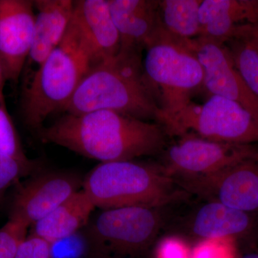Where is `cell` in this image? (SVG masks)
<instances>
[{"instance_id": "1", "label": "cell", "mask_w": 258, "mask_h": 258, "mask_svg": "<svg viewBox=\"0 0 258 258\" xmlns=\"http://www.w3.org/2000/svg\"><path fill=\"white\" fill-rule=\"evenodd\" d=\"M47 143L101 161H132L162 154L168 147L164 125L110 111L66 113L40 131Z\"/></svg>"}, {"instance_id": "2", "label": "cell", "mask_w": 258, "mask_h": 258, "mask_svg": "<svg viewBox=\"0 0 258 258\" xmlns=\"http://www.w3.org/2000/svg\"><path fill=\"white\" fill-rule=\"evenodd\" d=\"M63 111L76 115L110 111L156 122L160 113L139 57L118 55L91 68Z\"/></svg>"}, {"instance_id": "3", "label": "cell", "mask_w": 258, "mask_h": 258, "mask_svg": "<svg viewBox=\"0 0 258 258\" xmlns=\"http://www.w3.org/2000/svg\"><path fill=\"white\" fill-rule=\"evenodd\" d=\"M83 191L96 208H163L190 195L159 164L119 161L101 163L88 174Z\"/></svg>"}, {"instance_id": "4", "label": "cell", "mask_w": 258, "mask_h": 258, "mask_svg": "<svg viewBox=\"0 0 258 258\" xmlns=\"http://www.w3.org/2000/svg\"><path fill=\"white\" fill-rule=\"evenodd\" d=\"M93 67L92 59L71 20L58 46L38 66L23 95L27 124L39 129L47 117L64 107Z\"/></svg>"}, {"instance_id": "5", "label": "cell", "mask_w": 258, "mask_h": 258, "mask_svg": "<svg viewBox=\"0 0 258 258\" xmlns=\"http://www.w3.org/2000/svg\"><path fill=\"white\" fill-rule=\"evenodd\" d=\"M144 50L142 69L160 108L159 123L191 103L193 93L203 85V69L186 40L172 36L162 25Z\"/></svg>"}, {"instance_id": "6", "label": "cell", "mask_w": 258, "mask_h": 258, "mask_svg": "<svg viewBox=\"0 0 258 258\" xmlns=\"http://www.w3.org/2000/svg\"><path fill=\"white\" fill-rule=\"evenodd\" d=\"M159 123L169 137L193 134L225 143L258 144V118L239 103L215 95L203 104L191 101Z\"/></svg>"}, {"instance_id": "7", "label": "cell", "mask_w": 258, "mask_h": 258, "mask_svg": "<svg viewBox=\"0 0 258 258\" xmlns=\"http://www.w3.org/2000/svg\"><path fill=\"white\" fill-rule=\"evenodd\" d=\"M162 208L132 206L106 209L91 226V237L108 252L134 257L144 254L165 224Z\"/></svg>"}, {"instance_id": "8", "label": "cell", "mask_w": 258, "mask_h": 258, "mask_svg": "<svg viewBox=\"0 0 258 258\" xmlns=\"http://www.w3.org/2000/svg\"><path fill=\"white\" fill-rule=\"evenodd\" d=\"M162 155L160 164L171 177H198L258 159V144L225 143L185 134L168 146Z\"/></svg>"}, {"instance_id": "9", "label": "cell", "mask_w": 258, "mask_h": 258, "mask_svg": "<svg viewBox=\"0 0 258 258\" xmlns=\"http://www.w3.org/2000/svg\"><path fill=\"white\" fill-rule=\"evenodd\" d=\"M175 180L189 195L205 201L218 202L247 213L258 210V159L216 174Z\"/></svg>"}, {"instance_id": "10", "label": "cell", "mask_w": 258, "mask_h": 258, "mask_svg": "<svg viewBox=\"0 0 258 258\" xmlns=\"http://www.w3.org/2000/svg\"><path fill=\"white\" fill-rule=\"evenodd\" d=\"M204 71L203 85L212 93L239 103L258 118V97L235 69L225 44L198 37L186 40Z\"/></svg>"}, {"instance_id": "11", "label": "cell", "mask_w": 258, "mask_h": 258, "mask_svg": "<svg viewBox=\"0 0 258 258\" xmlns=\"http://www.w3.org/2000/svg\"><path fill=\"white\" fill-rule=\"evenodd\" d=\"M34 1L0 0V60L7 80L20 77L31 49Z\"/></svg>"}, {"instance_id": "12", "label": "cell", "mask_w": 258, "mask_h": 258, "mask_svg": "<svg viewBox=\"0 0 258 258\" xmlns=\"http://www.w3.org/2000/svg\"><path fill=\"white\" fill-rule=\"evenodd\" d=\"M79 180L62 173H50L30 180L19 190L10 219L30 227L79 191Z\"/></svg>"}, {"instance_id": "13", "label": "cell", "mask_w": 258, "mask_h": 258, "mask_svg": "<svg viewBox=\"0 0 258 258\" xmlns=\"http://www.w3.org/2000/svg\"><path fill=\"white\" fill-rule=\"evenodd\" d=\"M112 20L120 39L118 55L139 57V51L161 26L159 1L108 0Z\"/></svg>"}, {"instance_id": "14", "label": "cell", "mask_w": 258, "mask_h": 258, "mask_svg": "<svg viewBox=\"0 0 258 258\" xmlns=\"http://www.w3.org/2000/svg\"><path fill=\"white\" fill-rule=\"evenodd\" d=\"M72 21L87 47L93 67L118 55L119 35L112 20L108 0L74 1Z\"/></svg>"}, {"instance_id": "15", "label": "cell", "mask_w": 258, "mask_h": 258, "mask_svg": "<svg viewBox=\"0 0 258 258\" xmlns=\"http://www.w3.org/2000/svg\"><path fill=\"white\" fill-rule=\"evenodd\" d=\"M252 213L231 208L215 201H205L181 222L185 234L200 242L231 239L248 233L253 225Z\"/></svg>"}, {"instance_id": "16", "label": "cell", "mask_w": 258, "mask_h": 258, "mask_svg": "<svg viewBox=\"0 0 258 258\" xmlns=\"http://www.w3.org/2000/svg\"><path fill=\"white\" fill-rule=\"evenodd\" d=\"M200 23L199 37L224 44L236 28L258 23V0H203Z\"/></svg>"}, {"instance_id": "17", "label": "cell", "mask_w": 258, "mask_h": 258, "mask_svg": "<svg viewBox=\"0 0 258 258\" xmlns=\"http://www.w3.org/2000/svg\"><path fill=\"white\" fill-rule=\"evenodd\" d=\"M34 7L37 14L29 58L39 66L66 35L72 20L74 1L36 0Z\"/></svg>"}, {"instance_id": "18", "label": "cell", "mask_w": 258, "mask_h": 258, "mask_svg": "<svg viewBox=\"0 0 258 258\" xmlns=\"http://www.w3.org/2000/svg\"><path fill=\"white\" fill-rule=\"evenodd\" d=\"M96 207L83 190L76 191L34 224L32 235L53 244L71 237L87 224Z\"/></svg>"}, {"instance_id": "19", "label": "cell", "mask_w": 258, "mask_h": 258, "mask_svg": "<svg viewBox=\"0 0 258 258\" xmlns=\"http://www.w3.org/2000/svg\"><path fill=\"white\" fill-rule=\"evenodd\" d=\"M203 0L159 1L161 25L172 36L183 40L200 36V8Z\"/></svg>"}, {"instance_id": "20", "label": "cell", "mask_w": 258, "mask_h": 258, "mask_svg": "<svg viewBox=\"0 0 258 258\" xmlns=\"http://www.w3.org/2000/svg\"><path fill=\"white\" fill-rule=\"evenodd\" d=\"M232 62L251 91L258 97V51L242 40L225 42Z\"/></svg>"}, {"instance_id": "21", "label": "cell", "mask_w": 258, "mask_h": 258, "mask_svg": "<svg viewBox=\"0 0 258 258\" xmlns=\"http://www.w3.org/2000/svg\"><path fill=\"white\" fill-rule=\"evenodd\" d=\"M0 154L30 167V160L20 144L14 123L8 113L4 98L0 99Z\"/></svg>"}, {"instance_id": "22", "label": "cell", "mask_w": 258, "mask_h": 258, "mask_svg": "<svg viewBox=\"0 0 258 258\" xmlns=\"http://www.w3.org/2000/svg\"><path fill=\"white\" fill-rule=\"evenodd\" d=\"M28 226L10 219L0 228V258H15L19 247L27 237Z\"/></svg>"}, {"instance_id": "23", "label": "cell", "mask_w": 258, "mask_h": 258, "mask_svg": "<svg viewBox=\"0 0 258 258\" xmlns=\"http://www.w3.org/2000/svg\"><path fill=\"white\" fill-rule=\"evenodd\" d=\"M52 244L35 235L26 237L15 258H51Z\"/></svg>"}, {"instance_id": "24", "label": "cell", "mask_w": 258, "mask_h": 258, "mask_svg": "<svg viewBox=\"0 0 258 258\" xmlns=\"http://www.w3.org/2000/svg\"><path fill=\"white\" fill-rule=\"evenodd\" d=\"M29 168L20 161L0 154V197Z\"/></svg>"}, {"instance_id": "25", "label": "cell", "mask_w": 258, "mask_h": 258, "mask_svg": "<svg viewBox=\"0 0 258 258\" xmlns=\"http://www.w3.org/2000/svg\"><path fill=\"white\" fill-rule=\"evenodd\" d=\"M157 258H189L190 252L184 241L179 237H168L159 242Z\"/></svg>"}, {"instance_id": "26", "label": "cell", "mask_w": 258, "mask_h": 258, "mask_svg": "<svg viewBox=\"0 0 258 258\" xmlns=\"http://www.w3.org/2000/svg\"><path fill=\"white\" fill-rule=\"evenodd\" d=\"M228 239L204 240L200 242L192 252L193 258H225L228 249Z\"/></svg>"}, {"instance_id": "27", "label": "cell", "mask_w": 258, "mask_h": 258, "mask_svg": "<svg viewBox=\"0 0 258 258\" xmlns=\"http://www.w3.org/2000/svg\"><path fill=\"white\" fill-rule=\"evenodd\" d=\"M231 39L247 42L258 51V23L238 27L232 33Z\"/></svg>"}, {"instance_id": "28", "label": "cell", "mask_w": 258, "mask_h": 258, "mask_svg": "<svg viewBox=\"0 0 258 258\" xmlns=\"http://www.w3.org/2000/svg\"><path fill=\"white\" fill-rule=\"evenodd\" d=\"M5 80L7 79L5 77L4 68H3V63H2V61L0 60V99L4 98L3 90Z\"/></svg>"}, {"instance_id": "29", "label": "cell", "mask_w": 258, "mask_h": 258, "mask_svg": "<svg viewBox=\"0 0 258 258\" xmlns=\"http://www.w3.org/2000/svg\"><path fill=\"white\" fill-rule=\"evenodd\" d=\"M239 258H258V251H249L242 254Z\"/></svg>"}]
</instances>
